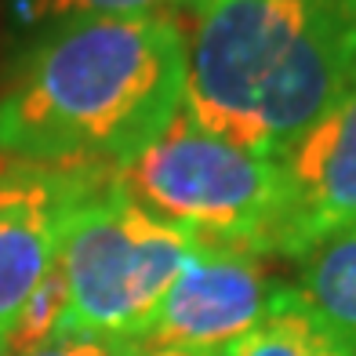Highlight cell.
<instances>
[{"instance_id": "6da1fadb", "label": "cell", "mask_w": 356, "mask_h": 356, "mask_svg": "<svg viewBox=\"0 0 356 356\" xmlns=\"http://www.w3.org/2000/svg\"><path fill=\"white\" fill-rule=\"evenodd\" d=\"M186 106V33L160 11L51 22L0 91V153L117 168Z\"/></svg>"}, {"instance_id": "ba28073f", "label": "cell", "mask_w": 356, "mask_h": 356, "mask_svg": "<svg viewBox=\"0 0 356 356\" xmlns=\"http://www.w3.org/2000/svg\"><path fill=\"white\" fill-rule=\"evenodd\" d=\"M295 291L316 316L356 342V225L298 258Z\"/></svg>"}, {"instance_id": "4fadbf2b", "label": "cell", "mask_w": 356, "mask_h": 356, "mask_svg": "<svg viewBox=\"0 0 356 356\" xmlns=\"http://www.w3.org/2000/svg\"><path fill=\"white\" fill-rule=\"evenodd\" d=\"M313 356H356V342L327 323L323 334H320V342H316V349H313Z\"/></svg>"}, {"instance_id": "9a60e30c", "label": "cell", "mask_w": 356, "mask_h": 356, "mask_svg": "<svg viewBox=\"0 0 356 356\" xmlns=\"http://www.w3.org/2000/svg\"><path fill=\"white\" fill-rule=\"evenodd\" d=\"M168 4H175V8H189V11H204L211 0H168Z\"/></svg>"}, {"instance_id": "5b68a950", "label": "cell", "mask_w": 356, "mask_h": 356, "mask_svg": "<svg viewBox=\"0 0 356 356\" xmlns=\"http://www.w3.org/2000/svg\"><path fill=\"white\" fill-rule=\"evenodd\" d=\"M277 287L262 254L197 240L138 346L218 356L266 316Z\"/></svg>"}, {"instance_id": "8992f818", "label": "cell", "mask_w": 356, "mask_h": 356, "mask_svg": "<svg viewBox=\"0 0 356 356\" xmlns=\"http://www.w3.org/2000/svg\"><path fill=\"white\" fill-rule=\"evenodd\" d=\"M109 171L0 153V356L15 316L55 266L70 211Z\"/></svg>"}, {"instance_id": "5bb4252c", "label": "cell", "mask_w": 356, "mask_h": 356, "mask_svg": "<svg viewBox=\"0 0 356 356\" xmlns=\"http://www.w3.org/2000/svg\"><path fill=\"white\" fill-rule=\"evenodd\" d=\"M135 356H207V353H182V349H142L138 346V353Z\"/></svg>"}, {"instance_id": "3957f363", "label": "cell", "mask_w": 356, "mask_h": 356, "mask_svg": "<svg viewBox=\"0 0 356 356\" xmlns=\"http://www.w3.org/2000/svg\"><path fill=\"white\" fill-rule=\"evenodd\" d=\"M113 182L193 240L248 248L262 258L277 254L284 222L280 160L211 135L186 106L145 149L113 168Z\"/></svg>"}, {"instance_id": "277c9868", "label": "cell", "mask_w": 356, "mask_h": 356, "mask_svg": "<svg viewBox=\"0 0 356 356\" xmlns=\"http://www.w3.org/2000/svg\"><path fill=\"white\" fill-rule=\"evenodd\" d=\"M193 244L186 229L135 204L109 171L80 197L62 229L66 331L142 342Z\"/></svg>"}, {"instance_id": "7c38bea8", "label": "cell", "mask_w": 356, "mask_h": 356, "mask_svg": "<svg viewBox=\"0 0 356 356\" xmlns=\"http://www.w3.org/2000/svg\"><path fill=\"white\" fill-rule=\"evenodd\" d=\"M138 353V342L131 338H106V334H76V331H66L51 338L47 346L26 353V356H135Z\"/></svg>"}, {"instance_id": "8fae6325", "label": "cell", "mask_w": 356, "mask_h": 356, "mask_svg": "<svg viewBox=\"0 0 356 356\" xmlns=\"http://www.w3.org/2000/svg\"><path fill=\"white\" fill-rule=\"evenodd\" d=\"M29 22H66L95 19V15H145L164 8L168 0H19Z\"/></svg>"}, {"instance_id": "52a82bcc", "label": "cell", "mask_w": 356, "mask_h": 356, "mask_svg": "<svg viewBox=\"0 0 356 356\" xmlns=\"http://www.w3.org/2000/svg\"><path fill=\"white\" fill-rule=\"evenodd\" d=\"M284 222L277 254L298 258L356 225V84L280 156Z\"/></svg>"}, {"instance_id": "30bf717a", "label": "cell", "mask_w": 356, "mask_h": 356, "mask_svg": "<svg viewBox=\"0 0 356 356\" xmlns=\"http://www.w3.org/2000/svg\"><path fill=\"white\" fill-rule=\"evenodd\" d=\"M66 313H70L66 277H62V266L55 258V266L44 273V280L33 287V295L26 298L22 313L15 316L4 356H26V353L47 346L51 338H58L66 331Z\"/></svg>"}, {"instance_id": "7a4b0ae2", "label": "cell", "mask_w": 356, "mask_h": 356, "mask_svg": "<svg viewBox=\"0 0 356 356\" xmlns=\"http://www.w3.org/2000/svg\"><path fill=\"white\" fill-rule=\"evenodd\" d=\"M356 84V0H211L186 37V113L280 160Z\"/></svg>"}, {"instance_id": "9c48e42d", "label": "cell", "mask_w": 356, "mask_h": 356, "mask_svg": "<svg viewBox=\"0 0 356 356\" xmlns=\"http://www.w3.org/2000/svg\"><path fill=\"white\" fill-rule=\"evenodd\" d=\"M327 320L316 316L295 287H277L266 316L218 356H313Z\"/></svg>"}]
</instances>
